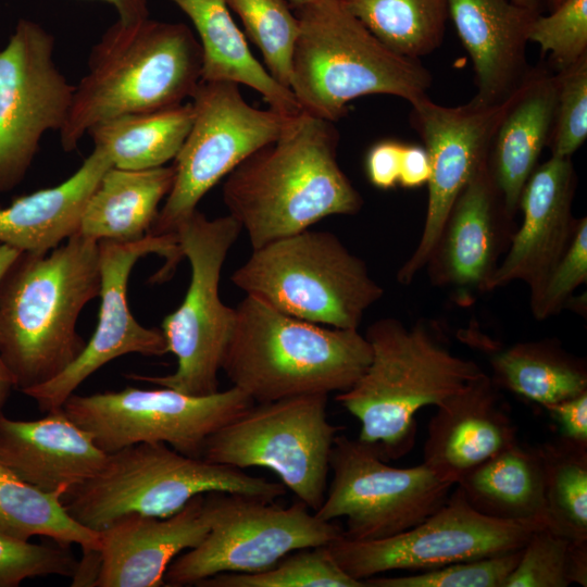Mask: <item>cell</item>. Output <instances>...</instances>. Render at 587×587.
I'll return each mask as SVG.
<instances>
[{
	"label": "cell",
	"instance_id": "obj_48",
	"mask_svg": "<svg viewBox=\"0 0 587 587\" xmlns=\"http://www.w3.org/2000/svg\"><path fill=\"white\" fill-rule=\"evenodd\" d=\"M20 253L15 248L0 243V279Z\"/></svg>",
	"mask_w": 587,
	"mask_h": 587
},
{
	"label": "cell",
	"instance_id": "obj_45",
	"mask_svg": "<svg viewBox=\"0 0 587 587\" xmlns=\"http://www.w3.org/2000/svg\"><path fill=\"white\" fill-rule=\"evenodd\" d=\"M430 172L426 149L417 145H403L399 185L403 188L421 187L427 184Z\"/></svg>",
	"mask_w": 587,
	"mask_h": 587
},
{
	"label": "cell",
	"instance_id": "obj_47",
	"mask_svg": "<svg viewBox=\"0 0 587 587\" xmlns=\"http://www.w3.org/2000/svg\"><path fill=\"white\" fill-rule=\"evenodd\" d=\"M12 388H15L13 376L0 354V414Z\"/></svg>",
	"mask_w": 587,
	"mask_h": 587
},
{
	"label": "cell",
	"instance_id": "obj_38",
	"mask_svg": "<svg viewBox=\"0 0 587 587\" xmlns=\"http://www.w3.org/2000/svg\"><path fill=\"white\" fill-rule=\"evenodd\" d=\"M523 549V548H522ZM522 549L400 576H372L365 587H504Z\"/></svg>",
	"mask_w": 587,
	"mask_h": 587
},
{
	"label": "cell",
	"instance_id": "obj_30",
	"mask_svg": "<svg viewBox=\"0 0 587 587\" xmlns=\"http://www.w3.org/2000/svg\"><path fill=\"white\" fill-rule=\"evenodd\" d=\"M193 120L191 102L148 112L114 116L89 130L93 148L112 165L146 170L165 165L178 153Z\"/></svg>",
	"mask_w": 587,
	"mask_h": 587
},
{
	"label": "cell",
	"instance_id": "obj_44",
	"mask_svg": "<svg viewBox=\"0 0 587 587\" xmlns=\"http://www.w3.org/2000/svg\"><path fill=\"white\" fill-rule=\"evenodd\" d=\"M545 409L557 422L560 436L580 444H587V390Z\"/></svg>",
	"mask_w": 587,
	"mask_h": 587
},
{
	"label": "cell",
	"instance_id": "obj_18",
	"mask_svg": "<svg viewBox=\"0 0 587 587\" xmlns=\"http://www.w3.org/2000/svg\"><path fill=\"white\" fill-rule=\"evenodd\" d=\"M511 98L496 105L471 100L463 105L446 107L428 96L410 103L411 122L424 142L432 172L420 240L397 273L402 285L411 284L425 267L457 197L488 158L494 134Z\"/></svg>",
	"mask_w": 587,
	"mask_h": 587
},
{
	"label": "cell",
	"instance_id": "obj_6",
	"mask_svg": "<svg viewBox=\"0 0 587 587\" xmlns=\"http://www.w3.org/2000/svg\"><path fill=\"white\" fill-rule=\"evenodd\" d=\"M294 11L299 36L290 90L301 110L335 123L362 96L390 95L409 103L427 96L432 75L421 60L390 49L340 0H313Z\"/></svg>",
	"mask_w": 587,
	"mask_h": 587
},
{
	"label": "cell",
	"instance_id": "obj_46",
	"mask_svg": "<svg viewBox=\"0 0 587 587\" xmlns=\"http://www.w3.org/2000/svg\"><path fill=\"white\" fill-rule=\"evenodd\" d=\"M111 4L122 22H135L149 17L148 0H101Z\"/></svg>",
	"mask_w": 587,
	"mask_h": 587
},
{
	"label": "cell",
	"instance_id": "obj_16",
	"mask_svg": "<svg viewBox=\"0 0 587 587\" xmlns=\"http://www.w3.org/2000/svg\"><path fill=\"white\" fill-rule=\"evenodd\" d=\"M54 38L22 18L0 51V193L25 177L49 130H61L73 100L53 60Z\"/></svg>",
	"mask_w": 587,
	"mask_h": 587
},
{
	"label": "cell",
	"instance_id": "obj_32",
	"mask_svg": "<svg viewBox=\"0 0 587 587\" xmlns=\"http://www.w3.org/2000/svg\"><path fill=\"white\" fill-rule=\"evenodd\" d=\"M0 530L22 540L49 537L61 546L78 545L84 554L97 552L99 532L74 520L62 497L26 483L0 461Z\"/></svg>",
	"mask_w": 587,
	"mask_h": 587
},
{
	"label": "cell",
	"instance_id": "obj_39",
	"mask_svg": "<svg viewBox=\"0 0 587 587\" xmlns=\"http://www.w3.org/2000/svg\"><path fill=\"white\" fill-rule=\"evenodd\" d=\"M528 41L549 55L555 73L578 62L587 55V0H565L548 15L538 13Z\"/></svg>",
	"mask_w": 587,
	"mask_h": 587
},
{
	"label": "cell",
	"instance_id": "obj_5",
	"mask_svg": "<svg viewBox=\"0 0 587 587\" xmlns=\"http://www.w3.org/2000/svg\"><path fill=\"white\" fill-rule=\"evenodd\" d=\"M364 336L370 364L336 400L360 422L358 438L377 445L387 461L395 460L412 449L421 409L437 407L485 372L475 361L452 353L426 322L407 327L384 317Z\"/></svg>",
	"mask_w": 587,
	"mask_h": 587
},
{
	"label": "cell",
	"instance_id": "obj_10",
	"mask_svg": "<svg viewBox=\"0 0 587 587\" xmlns=\"http://www.w3.org/2000/svg\"><path fill=\"white\" fill-rule=\"evenodd\" d=\"M210 529L202 541L175 558L165 586H192L220 573H255L274 566L288 553L328 546L344 535L302 501L289 507L240 494H205Z\"/></svg>",
	"mask_w": 587,
	"mask_h": 587
},
{
	"label": "cell",
	"instance_id": "obj_4",
	"mask_svg": "<svg viewBox=\"0 0 587 587\" xmlns=\"http://www.w3.org/2000/svg\"><path fill=\"white\" fill-rule=\"evenodd\" d=\"M372 352L359 329L324 326L285 314L246 295L221 371L254 403L351 388Z\"/></svg>",
	"mask_w": 587,
	"mask_h": 587
},
{
	"label": "cell",
	"instance_id": "obj_43",
	"mask_svg": "<svg viewBox=\"0 0 587 587\" xmlns=\"http://www.w3.org/2000/svg\"><path fill=\"white\" fill-rule=\"evenodd\" d=\"M403 143L383 140L375 143L365 160L366 175L371 184L379 189H391L399 185Z\"/></svg>",
	"mask_w": 587,
	"mask_h": 587
},
{
	"label": "cell",
	"instance_id": "obj_40",
	"mask_svg": "<svg viewBox=\"0 0 587 587\" xmlns=\"http://www.w3.org/2000/svg\"><path fill=\"white\" fill-rule=\"evenodd\" d=\"M587 280V218H578L575 234L560 260L529 289L533 315L544 321L559 314Z\"/></svg>",
	"mask_w": 587,
	"mask_h": 587
},
{
	"label": "cell",
	"instance_id": "obj_49",
	"mask_svg": "<svg viewBox=\"0 0 587 587\" xmlns=\"http://www.w3.org/2000/svg\"><path fill=\"white\" fill-rule=\"evenodd\" d=\"M512 1L520 5L540 11L541 0H512Z\"/></svg>",
	"mask_w": 587,
	"mask_h": 587
},
{
	"label": "cell",
	"instance_id": "obj_42",
	"mask_svg": "<svg viewBox=\"0 0 587 587\" xmlns=\"http://www.w3.org/2000/svg\"><path fill=\"white\" fill-rule=\"evenodd\" d=\"M79 561L65 547L32 544L0 530V587H16L27 578L74 577Z\"/></svg>",
	"mask_w": 587,
	"mask_h": 587
},
{
	"label": "cell",
	"instance_id": "obj_24",
	"mask_svg": "<svg viewBox=\"0 0 587 587\" xmlns=\"http://www.w3.org/2000/svg\"><path fill=\"white\" fill-rule=\"evenodd\" d=\"M107 457L63 408L33 421L0 414V461L45 492L63 498L93 477Z\"/></svg>",
	"mask_w": 587,
	"mask_h": 587
},
{
	"label": "cell",
	"instance_id": "obj_25",
	"mask_svg": "<svg viewBox=\"0 0 587 587\" xmlns=\"http://www.w3.org/2000/svg\"><path fill=\"white\" fill-rule=\"evenodd\" d=\"M558 78L545 67L530 68L513 93L494 134L488 165L507 212L514 217L523 188L549 143Z\"/></svg>",
	"mask_w": 587,
	"mask_h": 587
},
{
	"label": "cell",
	"instance_id": "obj_31",
	"mask_svg": "<svg viewBox=\"0 0 587 587\" xmlns=\"http://www.w3.org/2000/svg\"><path fill=\"white\" fill-rule=\"evenodd\" d=\"M489 361L498 387L544 408L587 390L585 363L554 341L515 344L491 353Z\"/></svg>",
	"mask_w": 587,
	"mask_h": 587
},
{
	"label": "cell",
	"instance_id": "obj_11",
	"mask_svg": "<svg viewBox=\"0 0 587 587\" xmlns=\"http://www.w3.org/2000/svg\"><path fill=\"white\" fill-rule=\"evenodd\" d=\"M327 402L328 395H304L254 403L207 439L202 458L240 470L265 467L315 512L340 430L327 420Z\"/></svg>",
	"mask_w": 587,
	"mask_h": 587
},
{
	"label": "cell",
	"instance_id": "obj_17",
	"mask_svg": "<svg viewBox=\"0 0 587 587\" xmlns=\"http://www.w3.org/2000/svg\"><path fill=\"white\" fill-rule=\"evenodd\" d=\"M101 298L98 323L82 353L52 379L26 389L40 411L49 412L64 402L97 370L128 353L162 357L168 352L159 328L140 325L130 313L127 284L135 263L149 253L165 258L163 268L154 276L162 280L171 275L184 258L177 235H151L136 241L99 240Z\"/></svg>",
	"mask_w": 587,
	"mask_h": 587
},
{
	"label": "cell",
	"instance_id": "obj_28",
	"mask_svg": "<svg viewBox=\"0 0 587 587\" xmlns=\"http://www.w3.org/2000/svg\"><path fill=\"white\" fill-rule=\"evenodd\" d=\"M174 178L173 164L146 170L110 167L86 203L77 234L97 241L143 238Z\"/></svg>",
	"mask_w": 587,
	"mask_h": 587
},
{
	"label": "cell",
	"instance_id": "obj_19",
	"mask_svg": "<svg viewBox=\"0 0 587 587\" xmlns=\"http://www.w3.org/2000/svg\"><path fill=\"white\" fill-rule=\"evenodd\" d=\"M513 218L492 180L488 158L457 197L425 265L434 286L450 289L460 304H470L505 253Z\"/></svg>",
	"mask_w": 587,
	"mask_h": 587
},
{
	"label": "cell",
	"instance_id": "obj_26",
	"mask_svg": "<svg viewBox=\"0 0 587 587\" xmlns=\"http://www.w3.org/2000/svg\"><path fill=\"white\" fill-rule=\"evenodd\" d=\"M112 166L109 158L93 148L80 167L61 184L0 207V243L21 252L46 254L76 235L89 197Z\"/></svg>",
	"mask_w": 587,
	"mask_h": 587
},
{
	"label": "cell",
	"instance_id": "obj_21",
	"mask_svg": "<svg viewBox=\"0 0 587 587\" xmlns=\"http://www.w3.org/2000/svg\"><path fill=\"white\" fill-rule=\"evenodd\" d=\"M575 171L571 158H551L527 179L519 201L522 225L514 230L486 292L524 282L536 286L566 251L578 218L572 214Z\"/></svg>",
	"mask_w": 587,
	"mask_h": 587
},
{
	"label": "cell",
	"instance_id": "obj_41",
	"mask_svg": "<svg viewBox=\"0 0 587 587\" xmlns=\"http://www.w3.org/2000/svg\"><path fill=\"white\" fill-rule=\"evenodd\" d=\"M555 74L558 95L549 139L551 155L572 158L587 138V55Z\"/></svg>",
	"mask_w": 587,
	"mask_h": 587
},
{
	"label": "cell",
	"instance_id": "obj_20",
	"mask_svg": "<svg viewBox=\"0 0 587 587\" xmlns=\"http://www.w3.org/2000/svg\"><path fill=\"white\" fill-rule=\"evenodd\" d=\"M209 529L205 494L167 517L123 515L99 530L98 569L91 586H165L164 575L173 560L198 546Z\"/></svg>",
	"mask_w": 587,
	"mask_h": 587
},
{
	"label": "cell",
	"instance_id": "obj_12",
	"mask_svg": "<svg viewBox=\"0 0 587 587\" xmlns=\"http://www.w3.org/2000/svg\"><path fill=\"white\" fill-rule=\"evenodd\" d=\"M190 99L192 124L173 160L174 183L151 235H176L203 196L251 153L275 140L291 117L250 105L235 82L201 80Z\"/></svg>",
	"mask_w": 587,
	"mask_h": 587
},
{
	"label": "cell",
	"instance_id": "obj_34",
	"mask_svg": "<svg viewBox=\"0 0 587 587\" xmlns=\"http://www.w3.org/2000/svg\"><path fill=\"white\" fill-rule=\"evenodd\" d=\"M544 470L547 529L587 540V444L559 436L537 446Z\"/></svg>",
	"mask_w": 587,
	"mask_h": 587
},
{
	"label": "cell",
	"instance_id": "obj_14",
	"mask_svg": "<svg viewBox=\"0 0 587 587\" xmlns=\"http://www.w3.org/2000/svg\"><path fill=\"white\" fill-rule=\"evenodd\" d=\"M386 461L377 445L337 435L329 457L332 480L315 515L329 522L345 517L348 539H382L422 522L454 487L423 463L395 467Z\"/></svg>",
	"mask_w": 587,
	"mask_h": 587
},
{
	"label": "cell",
	"instance_id": "obj_13",
	"mask_svg": "<svg viewBox=\"0 0 587 587\" xmlns=\"http://www.w3.org/2000/svg\"><path fill=\"white\" fill-rule=\"evenodd\" d=\"M253 404L234 386L207 396L167 387H126L73 394L62 408L107 453L140 442H163L183 454L202 458L207 439Z\"/></svg>",
	"mask_w": 587,
	"mask_h": 587
},
{
	"label": "cell",
	"instance_id": "obj_51",
	"mask_svg": "<svg viewBox=\"0 0 587 587\" xmlns=\"http://www.w3.org/2000/svg\"><path fill=\"white\" fill-rule=\"evenodd\" d=\"M547 1H548L550 11H551V10L555 9L557 7H559L565 0H547Z\"/></svg>",
	"mask_w": 587,
	"mask_h": 587
},
{
	"label": "cell",
	"instance_id": "obj_50",
	"mask_svg": "<svg viewBox=\"0 0 587 587\" xmlns=\"http://www.w3.org/2000/svg\"><path fill=\"white\" fill-rule=\"evenodd\" d=\"M292 9H297L299 7H302L313 0H287Z\"/></svg>",
	"mask_w": 587,
	"mask_h": 587
},
{
	"label": "cell",
	"instance_id": "obj_3",
	"mask_svg": "<svg viewBox=\"0 0 587 587\" xmlns=\"http://www.w3.org/2000/svg\"><path fill=\"white\" fill-rule=\"evenodd\" d=\"M202 76V49L184 23L117 20L92 47L61 128L64 151L97 123L184 103Z\"/></svg>",
	"mask_w": 587,
	"mask_h": 587
},
{
	"label": "cell",
	"instance_id": "obj_27",
	"mask_svg": "<svg viewBox=\"0 0 587 587\" xmlns=\"http://www.w3.org/2000/svg\"><path fill=\"white\" fill-rule=\"evenodd\" d=\"M191 21L202 49L201 80H228L259 92L268 108L294 116L302 110L292 91L278 84L250 51L226 0H171Z\"/></svg>",
	"mask_w": 587,
	"mask_h": 587
},
{
	"label": "cell",
	"instance_id": "obj_35",
	"mask_svg": "<svg viewBox=\"0 0 587 587\" xmlns=\"http://www.w3.org/2000/svg\"><path fill=\"white\" fill-rule=\"evenodd\" d=\"M587 586V540L573 541L547 528L533 532L504 587Z\"/></svg>",
	"mask_w": 587,
	"mask_h": 587
},
{
	"label": "cell",
	"instance_id": "obj_23",
	"mask_svg": "<svg viewBox=\"0 0 587 587\" xmlns=\"http://www.w3.org/2000/svg\"><path fill=\"white\" fill-rule=\"evenodd\" d=\"M448 12L473 63L476 93L472 101L505 102L530 71L528 30L540 11L512 0H448Z\"/></svg>",
	"mask_w": 587,
	"mask_h": 587
},
{
	"label": "cell",
	"instance_id": "obj_36",
	"mask_svg": "<svg viewBox=\"0 0 587 587\" xmlns=\"http://www.w3.org/2000/svg\"><path fill=\"white\" fill-rule=\"evenodd\" d=\"M200 587H365L347 574L327 546L292 551L271 569L255 573H220Z\"/></svg>",
	"mask_w": 587,
	"mask_h": 587
},
{
	"label": "cell",
	"instance_id": "obj_2",
	"mask_svg": "<svg viewBox=\"0 0 587 587\" xmlns=\"http://www.w3.org/2000/svg\"><path fill=\"white\" fill-rule=\"evenodd\" d=\"M100 286L97 240L76 234L46 254H18L0 279V354L16 389L52 379L82 353L77 320Z\"/></svg>",
	"mask_w": 587,
	"mask_h": 587
},
{
	"label": "cell",
	"instance_id": "obj_9",
	"mask_svg": "<svg viewBox=\"0 0 587 587\" xmlns=\"http://www.w3.org/2000/svg\"><path fill=\"white\" fill-rule=\"evenodd\" d=\"M241 232L229 214L210 220L198 209L180 223L176 235L183 257L190 264V283L180 305L161 325L177 367L163 376L127 374V378L191 396L220 390L218 373L235 322V308L220 298V278Z\"/></svg>",
	"mask_w": 587,
	"mask_h": 587
},
{
	"label": "cell",
	"instance_id": "obj_33",
	"mask_svg": "<svg viewBox=\"0 0 587 587\" xmlns=\"http://www.w3.org/2000/svg\"><path fill=\"white\" fill-rule=\"evenodd\" d=\"M394 51L420 59L444 41L448 0H340Z\"/></svg>",
	"mask_w": 587,
	"mask_h": 587
},
{
	"label": "cell",
	"instance_id": "obj_1",
	"mask_svg": "<svg viewBox=\"0 0 587 587\" xmlns=\"http://www.w3.org/2000/svg\"><path fill=\"white\" fill-rule=\"evenodd\" d=\"M338 142L333 122L302 110L226 176L224 204L251 249L361 210L363 199L338 163Z\"/></svg>",
	"mask_w": 587,
	"mask_h": 587
},
{
	"label": "cell",
	"instance_id": "obj_7",
	"mask_svg": "<svg viewBox=\"0 0 587 587\" xmlns=\"http://www.w3.org/2000/svg\"><path fill=\"white\" fill-rule=\"evenodd\" d=\"M212 491L275 501L287 488L230 465L183 454L163 442H140L108 453L102 469L67 494L63 503L79 524L99 532L126 514L171 516L193 497Z\"/></svg>",
	"mask_w": 587,
	"mask_h": 587
},
{
	"label": "cell",
	"instance_id": "obj_37",
	"mask_svg": "<svg viewBox=\"0 0 587 587\" xmlns=\"http://www.w3.org/2000/svg\"><path fill=\"white\" fill-rule=\"evenodd\" d=\"M260 49L265 68L290 89L291 61L299 36V21L287 0H226Z\"/></svg>",
	"mask_w": 587,
	"mask_h": 587
},
{
	"label": "cell",
	"instance_id": "obj_22",
	"mask_svg": "<svg viewBox=\"0 0 587 587\" xmlns=\"http://www.w3.org/2000/svg\"><path fill=\"white\" fill-rule=\"evenodd\" d=\"M427 427L423 464L457 485L476 466L517 441L498 386L486 373L437 407Z\"/></svg>",
	"mask_w": 587,
	"mask_h": 587
},
{
	"label": "cell",
	"instance_id": "obj_29",
	"mask_svg": "<svg viewBox=\"0 0 587 587\" xmlns=\"http://www.w3.org/2000/svg\"><path fill=\"white\" fill-rule=\"evenodd\" d=\"M477 512L501 521L547 527L542 462L519 441L465 474L457 484Z\"/></svg>",
	"mask_w": 587,
	"mask_h": 587
},
{
	"label": "cell",
	"instance_id": "obj_15",
	"mask_svg": "<svg viewBox=\"0 0 587 587\" xmlns=\"http://www.w3.org/2000/svg\"><path fill=\"white\" fill-rule=\"evenodd\" d=\"M538 528L542 527L477 512L454 485L435 512L404 532L375 540H352L342 535L327 547L347 574L364 580L396 570L421 572L513 552Z\"/></svg>",
	"mask_w": 587,
	"mask_h": 587
},
{
	"label": "cell",
	"instance_id": "obj_8",
	"mask_svg": "<svg viewBox=\"0 0 587 587\" xmlns=\"http://www.w3.org/2000/svg\"><path fill=\"white\" fill-rule=\"evenodd\" d=\"M230 280L285 314L345 329H359L384 296L365 262L328 230L305 229L252 249Z\"/></svg>",
	"mask_w": 587,
	"mask_h": 587
}]
</instances>
